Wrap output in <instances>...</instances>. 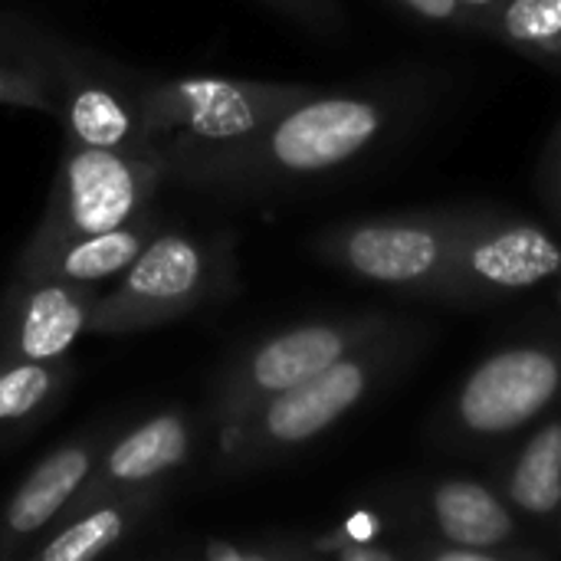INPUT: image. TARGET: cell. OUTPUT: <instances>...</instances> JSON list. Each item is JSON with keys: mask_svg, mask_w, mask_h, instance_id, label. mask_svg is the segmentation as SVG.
I'll return each mask as SVG.
<instances>
[{"mask_svg": "<svg viewBox=\"0 0 561 561\" xmlns=\"http://www.w3.org/2000/svg\"><path fill=\"white\" fill-rule=\"evenodd\" d=\"M408 115L401 89H316L247 138L194 154L168 181L227 197H270L329 178L375 151Z\"/></svg>", "mask_w": 561, "mask_h": 561, "instance_id": "cell-1", "label": "cell"}, {"mask_svg": "<svg viewBox=\"0 0 561 561\" xmlns=\"http://www.w3.org/2000/svg\"><path fill=\"white\" fill-rule=\"evenodd\" d=\"M421 345V322L394 316L381 332L365 339L325 371L220 431L214 470L220 477H243L296 457L302 447L325 437L365 401H371L388 381H394Z\"/></svg>", "mask_w": 561, "mask_h": 561, "instance_id": "cell-2", "label": "cell"}, {"mask_svg": "<svg viewBox=\"0 0 561 561\" xmlns=\"http://www.w3.org/2000/svg\"><path fill=\"white\" fill-rule=\"evenodd\" d=\"M237 293L233 233H191L161 227L118 286L99 296L89 332L131 335L184 319Z\"/></svg>", "mask_w": 561, "mask_h": 561, "instance_id": "cell-3", "label": "cell"}, {"mask_svg": "<svg viewBox=\"0 0 561 561\" xmlns=\"http://www.w3.org/2000/svg\"><path fill=\"white\" fill-rule=\"evenodd\" d=\"M319 85L309 82H263L224 76L145 79L141 115L145 141L168 174L174 164L253 135L279 112L309 99Z\"/></svg>", "mask_w": 561, "mask_h": 561, "instance_id": "cell-4", "label": "cell"}, {"mask_svg": "<svg viewBox=\"0 0 561 561\" xmlns=\"http://www.w3.org/2000/svg\"><path fill=\"white\" fill-rule=\"evenodd\" d=\"M394 316L388 312H348L309 319L289 329H279L243 352H237L214 378L207 398V421L214 434L250 417L266 401L293 391L312 375L325 371L365 339L381 332Z\"/></svg>", "mask_w": 561, "mask_h": 561, "instance_id": "cell-5", "label": "cell"}, {"mask_svg": "<svg viewBox=\"0 0 561 561\" xmlns=\"http://www.w3.org/2000/svg\"><path fill=\"white\" fill-rule=\"evenodd\" d=\"M467 210L358 217L322 230L312 250L352 279L440 302L444 270Z\"/></svg>", "mask_w": 561, "mask_h": 561, "instance_id": "cell-6", "label": "cell"}, {"mask_svg": "<svg viewBox=\"0 0 561 561\" xmlns=\"http://www.w3.org/2000/svg\"><path fill=\"white\" fill-rule=\"evenodd\" d=\"M164 181L168 168L154 154L66 145L46 210L20 253H39L118 227L148 210Z\"/></svg>", "mask_w": 561, "mask_h": 561, "instance_id": "cell-7", "label": "cell"}, {"mask_svg": "<svg viewBox=\"0 0 561 561\" xmlns=\"http://www.w3.org/2000/svg\"><path fill=\"white\" fill-rule=\"evenodd\" d=\"M561 401V345H506L477 362L447 404L444 434L457 444L516 437Z\"/></svg>", "mask_w": 561, "mask_h": 561, "instance_id": "cell-8", "label": "cell"}, {"mask_svg": "<svg viewBox=\"0 0 561 561\" xmlns=\"http://www.w3.org/2000/svg\"><path fill=\"white\" fill-rule=\"evenodd\" d=\"M561 279V240L542 224L467 210L440 286V302L477 306Z\"/></svg>", "mask_w": 561, "mask_h": 561, "instance_id": "cell-9", "label": "cell"}, {"mask_svg": "<svg viewBox=\"0 0 561 561\" xmlns=\"http://www.w3.org/2000/svg\"><path fill=\"white\" fill-rule=\"evenodd\" d=\"M43 53L59 89V122L66 128V145L151 154L141 115L145 76L49 30Z\"/></svg>", "mask_w": 561, "mask_h": 561, "instance_id": "cell-10", "label": "cell"}, {"mask_svg": "<svg viewBox=\"0 0 561 561\" xmlns=\"http://www.w3.org/2000/svg\"><path fill=\"white\" fill-rule=\"evenodd\" d=\"M95 283L10 276L0 296V362L62 358L89 332L99 302Z\"/></svg>", "mask_w": 561, "mask_h": 561, "instance_id": "cell-11", "label": "cell"}, {"mask_svg": "<svg viewBox=\"0 0 561 561\" xmlns=\"http://www.w3.org/2000/svg\"><path fill=\"white\" fill-rule=\"evenodd\" d=\"M112 427H89L59 447H53L3 500L0 506V561L20 559L43 539L76 503L85 480L92 477Z\"/></svg>", "mask_w": 561, "mask_h": 561, "instance_id": "cell-12", "label": "cell"}, {"mask_svg": "<svg viewBox=\"0 0 561 561\" xmlns=\"http://www.w3.org/2000/svg\"><path fill=\"white\" fill-rule=\"evenodd\" d=\"M194 444V421L181 408H161L122 434L112 431L92 477L85 480L82 493L66 510V516L112 493L168 490L171 480L191 463Z\"/></svg>", "mask_w": 561, "mask_h": 561, "instance_id": "cell-13", "label": "cell"}, {"mask_svg": "<svg viewBox=\"0 0 561 561\" xmlns=\"http://www.w3.org/2000/svg\"><path fill=\"white\" fill-rule=\"evenodd\" d=\"M164 490H131L102 496L62 516L36 546L26 549L33 561H95L131 542L161 510Z\"/></svg>", "mask_w": 561, "mask_h": 561, "instance_id": "cell-14", "label": "cell"}, {"mask_svg": "<svg viewBox=\"0 0 561 561\" xmlns=\"http://www.w3.org/2000/svg\"><path fill=\"white\" fill-rule=\"evenodd\" d=\"M164 227L161 214L154 207L141 210L138 217L92 233L79 240L56 243L39 253H20L13 263V276H53V279H72V283H105L122 276L141 250L154 240V233Z\"/></svg>", "mask_w": 561, "mask_h": 561, "instance_id": "cell-15", "label": "cell"}, {"mask_svg": "<svg viewBox=\"0 0 561 561\" xmlns=\"http://www.w3.org/2000/svg\"><path fill=\"white\" fill-rule=\"evenodd\" d=\"M427 519L434 539L480 549H519V513L503 493L470 477H444L427 490Z\"/></svg>", "mask_w": 561, "mask_h": 561, "instance_id": "cell-16", "label": "cell"}, {"mask_svg": "<svg viewBox=\"0 0 561 561\" xmlns=\"http://www.w3.org/2000/svg\"><path fill=\"white\" fill-rule=\"evenodd\" d=\"M76 381L69 355L46 362H0V450L36 434Z\"/></svg>", "mask_w": 561, "mask_h": 561, "instance_id": "cell-17", "label": "cell"}, {"mask_svg": "<svg viewBox=\"0 0 561 561\" xmlns=\"http://www.w3.org/2000/svg\"><path fill=\"white\" fill-rule=\"evenodd\" d=\"M500 493L510 506L533 519L549 523L561 516V414L546 421L513 457L503 473Z\"/></svg>", "mask_w": 561, "mask_h": 561, "instance_id": "cell-18", "label": "cell"}, {"mask_svg": "<svg viewBox=\"0 0 561 561\" xmlns=\"http://www.w3.org/2000/svg\"><path fill=\"white\" fill-rule=\"evenodd\" d=\"M490 33L533 59L561 62V0H506L490 20Z\"/></svg>", "mask_w": 561, "mask_h": 561, "instance_id": "cell-19", "label": "cell"}, {"mask_svg": "<svg viewBox=\"0 0 561 561\" xmlns=\"http://www.w3.org/2000/svg\"><path fill=\"white\" fill-rule=\"evenodd\" d=\"M0 105L59 115V89L46 62V53L16 59L0 56Z\"/></svg>", "mask_w": 561, "mask_h": 561, "instance_id": "cell-20", "label": "cell"}, {"mask_svg": "<svg viewBox=\"0 0 561 561\" xmlns=\"http://www.w3.org/2000/svg\"><path fill=\"white\" fill-rule=\"evenodd\" d=\"M309 546H312V556L316 559H339V561H401L411 559L408 549H398V546H388L381 539V529L365 519V516H355V519H345L342 526L335 529H325L319 536H309Z\"/></svg>", "mask_w": 561, "mask_h": 561, "instance_id": "cell-21", "label": "cell"}, {"mask_svg": "<svg viewBox=\"0 0 561 561\" xmlns=\"http://www.w3.org/2000/svg\"><path fill=\"white\" fill-rule=\"evenodd\" d=\"M191 556L204 561H312L309 536H247L207 539Z\"/></svg>", "mask_w": 561, "mask_h": 561, "instance_id": "cell-22", "label": "cell"}, {"mask_svg": "<svg viewBox=\"0 0 561 561\" xmlns=\"http://www.w3.org/2000/svg\"><path fill=\"white\" fill-rule=\"evenodd\" d=\"M263 3L266 10L286 16L289 23L322 36V39H332L342 33L345 26V7L342 0H256Z\"/></svg>", "mask_w": 561, "mask_h": 561, "instance_id": "cell-23", "label": "cell"}, {"mask_svg": "<svg viewBox=\"0 0 561 561\" xmlns=\"http://www.w3.org/2000/svg\"><path fill=\"white\" fill-rule=\"evenodd\" d=\"M408 556L417 561H529L546 559V552L533 549V546H519V549H480V546H457V542H444V539H427L414 549H408Z\"/></svg>", "mask_w": 561, "mask_h": 561, "instance_id": "cell-24", "label": "cell"}, {"mask_svg": "<svg viewBox=\"0 0 561 561\" xmlns=\"http://www.w3.org/2000/svg\"><path fill=\"white\" fill-rule=\"evenodd\" d=\"M46 30L36 26L26 16L16 13H0V56L16 59V56H39L43 53Z\"/></svg>", "mask_w": 561, "mask_h": 561, "instance_id": "cell-25", "label": "cell"}, {"mask_svg": "<svg viewBox=\"0 0 561 561\" xmlns=\"http://www.w3.org/2000/svg\"><path fill=\"white\" fill-rule=\"evenodd\" d=\"M539 191H542V201L549 207V214L561 224V118L546 145V154H542V164H539Z\"/></svg>", "mask_w": 561, "mask_h": 561, "instance_id": "cell-26", "label": "cell"}, {"mask_svg": "<svg viewBox=\"0 0 561 561\" xmlns=\"http://www.w3.org/2000/svg\"><path fill=\"white\" fill-rule=\"evenodd\" d=\"M398 3L431 23H447V26H463V30L480 26L463 0H398Z\"/></svg>", "mask_w": 561, "mask_h": 561, "instance_id": "cell-27", "label": "cell"}, {"mask_svg": "<svg viewBox=\"0 0 561 561\" xmlns=\"http://www.w3.org/2000/svg\"><path fill=\"white\" fill-rule=\"evenodd\" d=\"M467 7H470V13L477 16V23H480V30H490V20H493V13L506 3V0H463Z\"/></svg>", "mask_w": 561, "mask_h": 561, "instance_id": "cell-28", "label": "cell"}, {"mask_svg": "<svg viewBox=\"0 0 561 561\" xmlns=\"http://www.w3.org/2000/svg\"><path fill=\"white\" fill-rule=\"evenodd\" d=\"M556 302H559V309H561V279H559V289H556Z\"/></svg>", "mask_w": 561, "mask_h": 561, "instance_id": "cell-29", "label": "cell"}, {"mask_svg": "<svg viewBox=\"0 0 561 561\" xmlns=\"http://www.w3.org/2000/svg\"><path fill=\"white\" fill-rule=\"evenodd\" d=\"M559 536H561V516H559Z\"/></svg>", "mask_w": 561, "mask_h": 561, "instance_id": "cell-30", "label": "cell"}]
</instances>
